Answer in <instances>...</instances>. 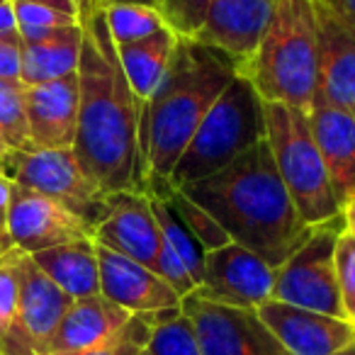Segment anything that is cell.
<instances>
[{"label": "cell", "instance_id": "obj_18", "mask_svg": "<svg viewBox=\"0 0 355 355\" xmlns=\"http://www.w3.org/2000/svg\"><path fill=\"white\" fill-rule=\"evenodd\" d=\"M306 112L331 188L343 205L355 195V112L329 103L321 93L314 95Z\"/></svg>", "mask_w": 355, "mask_h": 355}, {"label": "cell", "instance_id": "obj_27", "mask_svg": "<svg viewBox=\"0 0 355 355\" xmlns=\"http://www.w3.org/2000/svg\"><path fill=\"white\" fill-rule=\"evenodd\" d=\"M168 198H171L175 212L180 214V219L185 222V227L190 229L195 239L202 243L205 251H214V248H222L227 243H232L229 234L224 232V227L202 207V205L195 202L190 195H185L180 188H173L168 183Z\"/></svg>", "mask_w": 355, "mask_h": 355}, {"label": "cell", "instance_id": "obj_13", "mask_svg": "<svg viewBox=\"0 0 355 355\" xmlns=\"http://www.w3.org/2000/svg\"><path fill=\"white\" fill-rule=\"evenodd\" d=\"M256 311L290 355H334L355 340V329L345 319L272 297Z\"/></svg>", "mask_w": 355, "mask_h": 355}, {"label": "cell", "instance_id": "obj_22", "mask_svg": "<svg viewBox=\"0 0 355 355\" xmlns=\"http://www.w3.org/2000/svg\"><path fill=\"white\" fill-rule=\"evenodd\" d=\"M32 261L73 300L100 295V266L93 239H78L32 253Z\"/></svg>", "mask_w": 355, "mask_h": 355}, {"label": "cell", "instance_id": "obj_26", "mask_svg": "<svg viewBox=\"0 0 355 355\" xmlns=\"http://www.w3.org/2000/svg\"><path fill=\"white\" fill-rule=\"evenodd\" d=\"M148 355H202L200 340L195 334V326L183 309H175L161 319L151 331V338L146 345Z\"/></svg>", "mask_w": 355, "mask_h": 355}, {"label": "cell", "instance_id": "obj_35", "mask_svg": "<svg viewBox=\"0 0 355 355\" xmlns=\"http://www.w3.org/2000/svg\"><path fill=\"white\" fill-rule=\"evenodd\" d=\"M10 188L12 180L0 175V234L8 236V207H10Z\"/></svg>", "mask_w": 355, "mask_h": 355}, {"label": "cell", "instance_id": "obj_12", "mask_svg": "<svg viewBox=\"0 0 355 355\" xmlns=\"http://www.w3.org/2000/svg\"><path fill=\"white\" fill-rule=\"evenodd\" d=\"M319 88L329 103L355 112V22L329 0H316Z\"/></svg>", "mask_w": 355, "mask_h": 355}, {"label": "cell", "instance_id": "obj_14", "mask_svg": "<svg viewBox=\"0 0 355 355\" xmlns=\"http://www.w3.org/2000/svg\"><path fill=\"white\" fill-rule=\"evenodd\" d=\"M93 241L156 270L163 236L153 217L148 193L112 195L107 214L93 229Z\"/></svg>", "mask_w": 355, "mask_h": 355}, {"label": "cell", "instance_id": "obj_1", "mask_svg": "<svg viewBox=\"0 0 355 355\" xmlns=\"http://www.w3.org/2000/svg\"><path fill=\"white\" fill-rule=\"evenodd\" d=\"M78 61V127L73 151L107 195L146 193L141 110L122 71L103 8L83 22Z\"/></svg>", "mask_w": 355, "mask_h": 355}, {"label": "cell", "instance_id": "obj_39", "mask_svg": "<svg viewBox=\"0 0 355 355\" xmlns=\"http://www.w3.org/2000/svg\"><path fill=\"white\" fill-rule=\"evenodd\" d=\"M329 3L334 8H338L343 15H348L350 20L355 22V0H329Z\"/></svg>", "mask_w": 355, "mask_h": 355}, {"label": "cell", "instance_id": "obj_9", "mask_svg": "<svg viewBox=\"0 0 355 355\" xmlns=\"http://www.w3.org/2000/svg\"><path fill=\"white\" fill-rule=\"evenodd\" d=\"M180 309L193 321L202 355H290L256 309L222 304L198 290L180 300Z\"/></svg>", "mask_w": 355, "mask_h": 355}, {"label": "cell", "instance_id": "obj_42", "mask_svg": "<svg viewBox=\"0 0 355 355\" xmlns=\"http://www.w3.org/2000/svg\"><path fill=\"white\" fill-rule=\"evenodd\" d=\"M10 144L6 141V137H3V134H0V161H3V158L8 156V151H10Z\"/></svg>", "mask_w": 355, "mask_h": 355}, {"label": "cell", "instance_id": "obj_21", "mask_svg": "<svg viewBox=\"0 0 355 355\" xmlns=\"http://www.w3.org/2000/svg\"><path fill=\"white\" fill-rule=\"evenodd\" d=\"M22 85H37L64 78L78 71L83 25L20 30Z\"/></svg>", "mask_w": 355, "mask_h": 355}, {"label": "cell", "instance_id": "obj_43", "mask_svg": "<svg viewBox=\"0 0 355 355\" xmlns=\"http://www.w3.org/2000/svg\"><path fill=\"white\" fill-rule=\"evenodd\" d=\"M334 355H355V340L350 345H345V348H340L338 353H334Z\"/></svg>", "mask_w": 355, "mask_h": 355}, {"label": "cell", "instance_id": "obj_3", "mask_svg": "<svg viewBox=\"0 0 355 355\" xmlns=\"http://www.w3.org/2000/svg\"><path fill=\"white\" fill-rule=\"evenodd\" d=\"M239 73V64L222 49L178 37L171 64L141 110L146 188L151 180H168L198 124Z\"/></svg>", "mask_w": 355, "mask_h": 355}, {"label": "cell", "instance_id": "obj_10", "mask_svg": "<svg viewBox=\"0 0 355 355\" xmlns=\"http://www.w3.org/2000/svg\"><path fill=\"white\" fill-rule=\"evenodd\" d=\"M8 236L22 253L46 251L61 243L93 239V227L56 200L12 183L8 207Z\"/></svg>", "mask_w": 355, "mask_h": 355}, {"label": "cell", "instance_id": "obj_25", "mask_svg": "<svg viewBox=\"0 0 355 355\" xmlns=\"http://www.w3.org/2000/svg\"><path fill=\"white\" fill-rule=\"evenodd\" d=\"M180 309V306H178ZM175 309H166V311H146V314H132L129 321L112 334L107 340H103L95 348L85 350L80 355H141L148 345L151 338L153 326L161 319H166L168 314H173Z\"/></svg>", "mask_w": 355, "mask_h": 355}, {"label": "cell", "instance_id": "obj_44", "mask_svg": "<svg viewBox=\"0 0 355 355\" xmlns=\"http://www.w3.org/2000/svg\"><path fill=\"white\" fill-rule=\"evenodd\" d=\"M141 355H148V353H146V350H144V353H141Z\"/></svg>", "mask_w": 355, "mask_h": 355}, {"label": "cell", "instance_id": "obj_17", "mask_svg": "<svg viewBox=\"0 0 355 355\" xmlns=\"http://www.w3.org/2000/svg\"><path fill=\"white\" fill-rule=\"evenodd\" d=\"M270 10L272 0H212L207 17L193 40L222 49L243 73L261 44Z\"/></svg>", "mask_w": 355, "mask_h": 355}, {"label": "cell", "instance_id": "obj_29", "mask_svg": "<svg viewBox=\"0 0 355 355\" xmlns=\"http://www.w3.org/2000/svg\"><path fill=\"white\" fill-rule=\"evenodd\" d=\"M17 256L20 248H12L6 256H0V340L6 338L17 321V306H20Z\"/></svg>", "mask_w": 355, "mask_h": 355}, {"label": "cell", "instance_id": "obj_15", "mask_svg": "<svg viewBox=\"0 0 355 355\" xmlns=\"http://www.w3.org/2000/svg\"><path fill=\"white\" fill-rule=\"evenodd\" d=\"M100 266V295L129 314L180 306V295L156 270L95 243Z\"/></svg>", "mask_w": 355, "mask_h": 355}, {"label": "cell", "instance_id": "obj_6", "mask_svg": "<svg viewBox=\"0 0 355 355\" xmlns=\"http://www.w3.org/2000/svg\"><path fill=\"white\" fill-rule=\"evenodd\" d=\"M266 141L300 217L309 227L338 217L340 205L311 134L309 112L285 103H266Z\"/></svg>", "mask_w": 355, "mask_h": 355}, {"label": "cell", "instance_id": "obj_41", "mask_svg": "<svg viewBox=\"0 0 355 355\" xmlns=\"http://www.w3.org/2000/svg\"><path fill=\"white\" fill-rule=\"evenodd\" d=\"M12 241H10V236H3V234H0V256H6L8 251H12Z\"/></svg>", "mask_w": 355, "mask_h": 355}, {"label": "cell", "instance_id": "obj_11", "mask_svg": "<svg viewBox=\"0 0 355 355\" xmlns=\"http://www.w3.org/2000/svg\"><path fill=\"white\" fill-rule=\"evenodd\" d=\"M272 282L275 268L268 266L258 253L232 241L222 248L207 251L205 275L198 292L222 304L258 309L272 297Z\"/></svg>", "mask_w": 355, "mask_h": 355}, {"label": "cell", "instance_id": "obj_38", "mask_svg": "<svg viewBox=\"0 0 355 355\" xmlns=\"http://www.w3.org/2000/svg\"><path fill=\"white\" fill-rule=\"evenodd\" d=\"M76 6H78V15H80V22H83L85 17L93 15L98 8H103V0H76Z\"/></svg>", "mask_w": 355, "mask_h": 355}, {"label": "cell", "instance_id": "obj_23", "mask_svg": "<svg viewBox=\"0 0 355 355\" xmlns=\"http://www.w3.org/2000/svg\"><path fill=\"white\" fill-rule=\"evenodd\" d=\"M175 44L178 35L171 27H163V30L153 32V35L144 37V40L114 44L122 71L129 80V88L134 90V95H137V100L141 105L151 98L158 80L166 73L173 51H175Z\"/></svg>", "mask_w": 355, "mask_h": 355}, {"label": "cell", "instance_id": "obj_5", "mask_svg": "<svg viewBox=\"0 0 355 355\" xmlns=\"http://www.w3.org/2000/svg\"><path fill=\"white\" fill-rule=\"evenodd\" d=\"M266 139V100L256 85L239 73L224 93L214 100L202 122L190 137L188 146L173 166L168 183L188 188L222 168L232 166L239 156Z\"/></svg>", "mask_w": 355, "mask_h": 355}, {"label": "cell", "instance_id": "obj_34", "mask_svg": "<svg viewBox=\"0 0 355 355\" xmlns=\"http://www.w3.org/2000/svg\"><path fill=\"white\" fill-rule=\"evenodd\" d=\"M0 42H15L20 44V30H17V17L15 8H12L10 0L0 3Z\"/></svg>", "mask_w": 355, "mask_h": 355}, {"label": "cell", "instance_id": "obj_37", "mask_svg": "<svg viewBox=\"0 0 355 355\" xmlns=\"http://www.w3.org/2000/svg\"><path fill=\"white\" fill-rule=\"evenodd\" d=\"M340 219H343V232L355 239V195L340 205Z\"/></svg>", "mask_w": 355, "mask_h": 355}, {"label": "cell", "instance_id": "obj_20", "mask_svg": "<svg viewBox=\"0 0 355 355\" xmlns=\"http://www.w3.org/2000/svg\"><path fill=\"white\" fill-rule=\"evenodd\" d=\"M129 311L112 304L103 295L73 300L59 321L44 355H80L95 348L129 321Z\"/></svg>", "mask_w": 355, "mask_h": 355}, {"label": "cell", "instance_id": "obj_8", "mask_svg": "<svg viewBox=\"0 0 355 355\" xmlns=\"http://www.w3.org/2000/svg\"><path fill=\"white\" fill-rule=\"evenodd\" d=\"M340 234H343L340 214L311 229L304 243L280 268H275L272 300L345 319L338 285V263H336Z\"/></svg>", "mask_w": 355, "mask_h": 355}, {"label": "cell", "instance_id": "obj_24", "mask_svg": "<svg viewBox=\"0 0 355 355\" xmlns=\"http://www.w3.org/2000/svg\"><path fill=\"white\" fill-rule=\"evenodd\" d=\"M103 12L114 44L144 40V37L168 27L161 10L148 6H139V3H105Z\"/></svg>", "mask_w": 355, "mask_h": 355}, {"label": "cell", "instance_id": "obj_2", "mask_svg": "<svg viewBox=\"0 0 355 355\" xmlns=\"http://www.w3.org/2000/svg\"><path fill=\"white\" fill-rule=\"evenodd\" d=\"M180 190L202 205L232 241L272 268H280L314 229L297 212L266 139L232 166Z\"/></svg>", "mask_w": 355, "mask_h": 355}, {"label": "cell", "instance_id": "obj_40", "mask_svg": "<svg viewBox=\"0 0 355 355\" xmlns=\"http://www.w3.org/2000/svg\"><path fill=\"white\" fill-rule=\"evenodd\" d=\"M105 3H139V6H148V8L161 10V0H103V6Z\"/></svg>", "mask_w": 355, "mask_h": 355}, {"label": "cell", "instance_id": "obj_28", "mask_svg": "<svg viewBox=\"0 0 355 355\" xmlns=\"http://www.w3.org/2000/svg\"><path fill=\"white\" fill-rule=\"evenodd\" d=\"M0 134L12 148H30L25 112V85L0 80Z\"/></svg>", "mask_w": 355, "mask_h": 355}, {"label": "cell", "instance_id": "obj_7", "mask_svg": "<svg viewBox=\"0 0 355 355\" xmlns=\"http://www.w3.org/2000/svg\"><path fill=\"white\" fill-rule=\"evenodd\" d=\"M0 175L61 202L93 229L103 222L112 202V195L105 193L83 171L73 146L30 151L10 148L0 161Z\"/></svg>", "mask_w": 355, "mask_h": 355}, {"label": "cell", "instance_id": "obj_16", "mask_svg": "<svg viewBox=\"0 0 355 355\" xmlns=\"http://www.w3.org/2000/svg\"><path fill=\"white\" fill-rule=\"evenodd\" d=\"M25 112L30 148L73 146L78 127V71L46 83L25 85Z\"/></svg>", "mask_w": 355, "mask_h": 355}, {"label": "cell", "instance_id": "obj_33", "mask_svg": "<svg viewBox=\"0 0 355 355\" xmlns=\"http://www.w3.org/2000/svg\"><path fill=\"white\" fill-rule=\"evenodd\" d=\"M20 44H15V42H0V80H8V83H22Z\"/></svg>", "mask_w": 355, "mask_h": 355}, {"label": "cell", "instance_id": "obj_4", "mask_svg": "<svg viewBox=\"0 0 355 355\" xmlns=\"http://www.w3.org/2000/svg\"><path fill=\"white\" fill-rule=\"evenodd\" d=\"M243 76L266 103L309 110L319 88L316 0H272L270 20Z\"/></svg>", "mask_w": 355, "mask_h": 355}, {"label": "cell", "instance_id": "obj_32", "mask_svg": "<svg viewBox=\"0 0 355 355\" xmlns=\"http://www.w3.org/2000/svg\"><path fill=\"white\" fill-rule=\"evenodd\" d=\"M17 17V30H46V27H69L80 25V20L69 12L54 8L37 6V3H12Z\"/></svg>", "mask_w": 355, "mask_h": 355}, {"label": "cell", "instance_id": "obj_36", "mask_svg": "<svg viewBox=\"0 0 355 355\" xmlns=\"http://www.w3.org/2000/svg\"><path fill=\"white\" fill-rule=\"evenodd\" d=\"M10 3H37V6H46V8H54V10L69 12V15H76L80 20L76 0H10Z\"/></svg>", "mask_w": 355, "mask_h": 355}, {"label": "cell", "instance_id": "obj_31", "mask_svg": "<svg viewBox=\"0 0 355 355\" xmlns=\"http://www.w3.org/2000/svg\"><path fill=\"white\" fill-rule=\"evenodd\" d=\"M336 263H338V285H340L343 314L345 321L355 329V239L345 232L338 236Z\"/></svg>", "mask_w": 355, "mask_h": 355}, {"label": "cell", "instance_id": "obj_19", "mask_svg": "<svg viewBox=\"0 0 355 355\" xmlns=\"http://www.w3.org/2000/svg\"><path fill=\"white\" fill-rule=\"evenodd\" d=\"M17 285H20V306L17 324L25 331L37 355H44L59 321L73 304L69 297L35 261L20 251L17 256Z\"/></svg>", "mask_w": 355, "mask_h": 355}, {"label": "cell", "instance_id": "obj_30", "mask_svg": "<svg viewBox=\"0 0 355 355\" xmlns=\"http://www.w3.org/2000/svg\"><path fill=\"white\" fill-rule=\"evenodd\" d=\"M212 0H161V15L178 37H195Z\"/></svg>", "mask_w": 355, "mask_h": 355}, {"label": "cell", "instance_id": "obj_45", "mask_svg": "<svg viewBox=\"0 0 355 355\" xmlns=\"http://www.w3.org/2000/svg\"><path fill=\"white\" fill-rule=\"evenodd\" d=\"M0 3H6V0H0Z\"/></svg>", "mask_w": 355, "mask_h": 355}]
</instances>
